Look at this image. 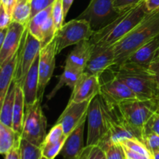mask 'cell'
<instances>
[{"label":"cell","mask_w":159,"mask_h":159,"mask_svg":"<svg viewBox=\"0 0 159 159\" xmlns=\"http://www.w3.org/2000/svg\"><path fill=\"white\" fill-rule=\"evenodd\" d=\"M56 37L50 43L41 48L39 58V88L38 99L42 100L46 86L52 77L55 68L56 55Z\"/></svg>","instance_id":"obj_11"},{"label":"cell","mask_w":159,"mask_h":159,"mask_svg":"<svg viewBox=\"0 0 159 159\" xmlns=\"http://www.w3.org/2000/svg\"><path fill=\"white\" fill-rule=\"evenodd\" d=\"M102 99L110 107H117L124 101L138 99L134 92L123 81L113 75L111 79L101 82L100 93Z\"/></svg>","instance_id":"obj_10"},{"label":"cell","mask_w":159,"mask_h":159,"mask_svg":"<svg viewBox=\"0 0 159 159\" xmlns=\"http://www.w3.org/2000/svg\"><path fill=\"white\" fill-rule=\"evenodd\" d=\"M8 28H4V29H0V46L3 43L5 39H6V35H7Z\"/></svg>","instance_id":"obj_44"},{"label":"cell","mask_w":159,"mask_h":159,"mask_svg":"<svg viewBox=\"0 0 159 159\" xmlns=\"http://www.w3.org/2000/svg\"><path fill=\"white\" fill-rule=\"evenodd\" d=\"M142 141L152 154L159 152V134L149 132L143 136Z\"/></svg>","instance_id":"obj_34"},{"label":"cell","mask_w":159,"mask_h":159,"mask_svg":"<svg viewBox=\"0 0 159 159\" xmlns=\"http://www.w3.org/2000/svg\"><path fill=\"white\" fill-rule=\"evenodd\" d=\"M92 100L75 102L68 101L66 108L57 119L56 124H61L68 136L85 118L87 117L89 107Z\"/></svg>","instance_id":"obj_14"},{"label":"cell","mask_w":159,"mask_h":159,"mask_svg":"<svg viewBox=\"0 0 159 159\" xmlns=\"http://www.w3.org/2000/svg\"><path fill=\"white\" fill-rule=\"evenodd\" d=\"M149 132H155L159 134V113L158 111L151 117V119L146 124L143 131V136Z\"/></svg>","instance_id":"obj_36"},{"label":"cell","mask_w":159,"mask_h":159,"mask_svg":"<svg viewBox=\"0 0 159 159\" xmlns=\"http://www.w3.org/2000/svg\"><path fill=\"white\" fill-rule=\"evenodd\" d=\"M52 7L53 5L39 12L30 19L29 23L27 24V29L29 32L38 40L40 38V29L42 26L45 23V21L52 15Z\"/></svg>","instance_id":"obj_26"},{"label":"cell","mask_w":159,"mask_h":159,"mask_svg":"<svg viewBox=\"0 0 159 159\" xmlns=\"http://www.w3.org/2000/svg\"><path fill=\"white\" fill-rule=\"evenodd\" d=\"M158 113H159V107H158Z\"/></svg>","instance_id":"obj_47"},{"label":"cell","mask_w":159,"mask_h":159,"mask_svg":"<svg viewBox=\"0 0 159 159\" xmlns=\"http://www.w3.org/2000/svg\"><path fill=\"white\" fill-rule=\"evenodd\" d=\"M148 13L144 0H142L136 6L120 12L107 26L95 31L90 41L93 46H112L125 37Z\"/></svg>","instance_id":"obj_1"},{"label":"cell","mask_w":159,"mask_h":159,"mask_svg":"<svg viewBox=\"0 0 159 159\" xmlns=\"http://www.w3.org/2000/svg\"><path fill=\"white\" fill-rule=\"evenodd\" d=\"M16 61L17 52L9 60L0 65V104L2 103L8 90L14 80Z\"/></svg>","instance_id":"obj_20"},{"label":"cell","mask_w":159,"mask_h":159,"mask_svg":"<svg viewBox=\"0 0 159 159\" xmlns=\"http://www.w3.org/2000/svg\"><path fill=\"white\" fill-rule=\"evenodd\" d=\"M115 66V54L112 46H93V52L85 71L101 77L106 71Z\"/></svg>","instance_id":"obj_12"},{"label":"cell","mask_w":159,"mask_h":159,"mask_svg":"<svg viewBox=\"0 0 159 159\" xmlns=\"http://www.w3.org/2000/svg\"><path fill=\"white\" fill-rule=\"evenodd\" d=\"M87 117L85 118L69 134L61 152L64 159H76L84 148V128Z\"/></svg>","instance_id":"obj_18"},{"label":"cell","mask_w":159,"mask_h":159,"mask_svg":"<svg viewBox=\"0 0 159 159\" xmlns=\"http://www.w3.org/2000/svg\"><path fill=\"white\" fill-rule=\"evenodd\" d=\"M149 69L152 71V72L153 73L154 76H155V80H156L157 85H158V89H159V58L157 59L156 61H155L150 65Z\"/></svg>","instance_id":"obj_40"},{"label":"cell","mask_w":159,"mask_h":159,"mask_svg":"<svg viewBox=\"0 0 159 159\" xmlns=\"http://www.w3.org/2000/svg\"><path fill=\"white\" fill-rule=\"evenodd\" d=\"M113 75L124 82L139 99L159 100V89L156 80L148 68L125 63L116 67Z\"/></svg>","instance_id":"obj_3"},{"label":"cell","mask_w":159,"mask_h":159,"mask_svg":"<svg viewBox=\"0 0 159 159\" xmlns=\"http://www.w3.org/2000/svg\"><path fill=\"white\" fill-rule=\"evenodd\" d=\"M16 85V83L13 80L2 103L1 104L0 111V123L11 127H12V112L15 101Z\"/></svg>","instance_id":"obj_22"},{"label":"cell","mask_w":159,"mask_h":159,"mask_svg":"<svg viewBox=\"0 0 159 159\" xmlns=\"http://www.w3.org/2000/svg\"><path fill=\"white\" fill-rule=\"evenodd\" d=\"M16 1L17 0H1V5H2L6 11L12 15V10L16 3Z\"/></svg>","instance_id":"obj_42"},{"label":"cell","mask_w":159,"mask_h":159,"mask_svg":"<svg viewBox=\"0 0 159 159\" xmlns=\"http://www.w3.org/2000/svg\"><path fill=\"white\" fill-rule=\"evenodd\" d=\"M39 58L40 54L36 57L32 66L28 71L22 85L26 107L34 105L39 100Z\"/></svg>","instance_id":"obj_19"},{"label":"cell","mask_w":159,"mask_h":159,"mask_svg":"<svg viewBox=\"0 0 159 159\" xmlns=\"http://www.w3.org/2000/svg\"><path fill=\"white\" fill-rule=\"evenodd\" d=\"M142 0H114V8L119 13L136 6Z\"/></svg>","instance_id":"obj_37"},{"label":"cell","mask_w":159,"mask_h":159,"mask_svg":"<svg viewBox=\"0 0 159 159\" xmlns=\"http://www.w3.org/2000/svg\"><path fill=\"white\" fill-rule=\"evenodd\" d=\"M40 159H48V158H44V157H43V156H42L41 158H40Z\"/></svg>","instance_id":"obj_46"},{"label":"cell","mask_w":159,"mask_h":159,"mask_svg":"<svg viewBox=\"0 0 159 159\" xmlns=\"http://www.w3.org/2000/svg\"><path fill=\"white\" fill-rule=\"evenodd\" d=\"M12 22L27 26L31 19L30 0H17L12 12Z\"/></svg>","instance_id":"obj_25"},{"label":"cell","mask_w":159,"mask_h":159,"mask_svg":"<svg viewBox=\"0 0 159 159\" xmlns=\"http://www.w3.org/2000/svg\"><path fill=\"white\" fill-rule=\"evenodd\" d=\"M21 159H40L42 155L41 148L31 144L21 138L20 144Z\"/></svg>","instance_id":"obj_28"},{"label":"cell","mask_w":159,"mask_h":159,"mask_svg":"<svg viewBox=\"0 0 159 159\" xmlns=\"http://www.w3.org/2000/svg\"><path fill=\"white\" fill-rule=\"evenodd\" d=\"M120 144L130 150L153 158V154L149 151L144 142L138 138H127L121 141Z\"/></svg>","instance_id":"obj_29"},{"label":"cell","mask_w":159,"mask_h":159,"mask_svg":"<svg viewBox=\"0 0 159 159\" xmlns=\"http://www.w3.org/2000/svg\"><path fill=\"white\" fill-rule=\"evenodd\" d=\"M46 130V116L42 110L41 100H38L34 105L26 107L21 138L34 145L41 147L47 136Z\"/></svg>","instance_id":"obj_5"},{"label":"cell","mask_w":159,"mask_h":159,"mask_svg":"<svg viewBox=\"0 0 159 159\" xmlns=\"http://www.w3.org/2000/svg\"><path fill=\"white\" fill-rule=\"evenodd\" d=\"M159 35V9L151 12L132 30L113 45L115 66L124 64L141 47Z\"/></svg>","instance_id":"obj_2"},{"label":"cell","mask_w":159,"mask_h":159,"mask_svg":"<svg viewBox=\"0 0 159 159\" xmlns=\"http://www.w3.org/2000/svg\"><path fill=\"white\" fill-rule=\"evenodd\" d=\"M76 159H77V158H76Z\"/></svg>","instance_id":"obj_48"},{"label":"cell","mask_w":159,"mask_h":159,"mask_svg":"<svg viewBox=\"0 0 159 159\" xmlns=\"http://www.w3.org/2000/svg\"><path fill=\"white\" fill-rule=\"evenodd\" d=\"M12 22V15L6 11L2 5L0 4V29L8 28Z\"/></svg>","instance_id":"obj_38"},{"label":"cell","mask_w":159,"mask_h":159,"mask_svg":"<svg viewBox=\"0 0 159 159\" xmlns=\"http://www.w3.org/2000/svg\"><path fill=\"white\" fill-rule=\"evenodd\" d=\"M25 25L12 22L8 27L7 35L0 46V65L7 61L16 54L21 43L23 34L26 29Z\"/></svg>","instance_id":"obj_15"},{"label":"cell","mask_w":159,"mask_h":159,"mask_svg":"<svg viewBox=\"0 0 159 159\" xmlns=\"http://www.w3.org/2000/svg\"><path fill=\"white\" fill-rule=\"evenodd\" d=\"M77 159H107V157L99 145H85Z\"/></svg>","instance_id":"obj_30"},{"label":"cell","mask_w":159,"mask_h":159,"mask_svg":"<svg viewBox=\"0 0 159 159\" xmlns=\"http://www.w3.org/2000/svg\"><path fill=\"white\" fill-rule=\"evenodd\" d=\"M158 58H159V35L137 50L125 62L149 68L150 65Z\"/></svg>","instance_id":"obj_17"},{"label":"cell","mask_w":159,"mask_h":159,"mask_svg":"<svg viewBox=\"0 0 159 159\" xmlns=\"http://www.w3.org/2000/svg\"><path fill=\"white\" fill-rule=\"evenodd\" d=\"M26 105L23 89L20 85H16L15 101L12 112V128L21 137L24 124Z\"/></svg>","instance_id":"obj_21"},{"label":"cell","mask_w":159,"mask_h":159,"mask_svg":"<svg viewBox=\"0 0 159 159\" xmlns=\"http://www.w3.org/2000/svg\"><path fill=\"white\" fill-rule=\"evenodd\" d=\"M55 0H30L31 18L40 11L52 6Z\"/></svg>","instance_id":"obj_35"},{"label":"cell","mask_w":159,"mask_h":159,"mask_svg":"<svg viewBox=\"0 0 159 159\" xmlns=\"http://www.w3.org/2000/svg\"><path fill=\"white\" fill-rule=\"evenodd\" d=\"M20 144H17L12 149H11L9 152L5 155V159H21L20 156Z\"/></svg>","instance_id":"obj_39"},{"label":"cell","mask_w":159,"mask_h":159,"mask_svg":"<svg viewBox=\"0 0 159 159\" xmlns=\"http://www.w3.org/2000/svg\"><path fill=\"white\" fill-rule=\"evenodd\" d=\"M148 12H151L159 9V0H144Z\"/></svg>","instance_id":"obj_41"},{"label":"cell","mask_w":159,"mask_h":159,"mask_svg":"<svg viewBox=\"0 0 159 159\" xmlns=\"http://www.w3.org/2000/svg\"><path fill=\"white\" fill-rule=\"evenodd\" d=\"M52 17L54 20L56 32L59 30L64 25L65 14H64L62 0H55L52 7Z\"/></svg>","instance_id":"obj_32"},{"label":"cell","mask_w":159,"mask_h":159,"mask_svg":"<svg viewBox=\"0 0 159 159\" xmlns=\"http://www.w3.org/2000/svg\"><path fill=\"white\" fill-rule=\"evenodd\" d=\"M153 159H159V152L153 154Z\"/></svg>","instance_id":"obj_45"},{"label":"cell","mask_w":159,"mask_h":159,"mask_svg":"<svg viewBox=\"0 0 159 159\" xmlns=\"http://www.w3.org/2000/svg\"><path fill=\"white\" fill-rule=\"evenodd\" d=\"M93 44L90 40H83L77 43L67 56L65 66L84 72L93 52Z\"/></svg>","instance_id":"obj_16"},{"label":"cell","mask_w":159,"mask_h":159,"mask_svg":"<svg viewBox=\"0 0 159 159\" xmlns=\"http://www.w3.org/2000/svg\"><path fill=\"white\" fill-rule=\"evenodd\" d=\"M73 1H74V0H62L64 14H65V18H66L67 15H68V11H69L70 8H71V5H72Z\"/></svg>","instance_id":"obj_43"},{"label":"cell","mask_w":159,"mask_h":159,"mask_svg":"<svg viewBox=\"0 0 159 159\" xmlns=\"http://www.w3.org/2000/svg\"><path fill=\"white\" fill-rule=\"evenodd\" d=\"M87 120L88 136L86 145H99L109 134L102 98L99 94L93 98L90 102Z\"/></svg>","instance_id":"obj_8"},{"label":"cell","mask_w":159,"mask_h":159,"mask_svg":"<svg viewBox=\"0 0 159 159\" xmlns=\"http://www.w3.org/2000/svg\"><path fill=\"white\" fill-rule=\"evenodd\" d=\"M99 145L105 152L107 159H126L121 144L112 141L110 134Z\"/></svg>","instance_id":"obj_27"},{"label":"cell","mask_w":159,"mask_h":159,"mask_svg":"<svg viewBox=\"0 0 159 159\" xmlns=\"http://www.w3.org/2000/svg\"><path fill=\"white\" fill-rule=\"evenodd\" d=\"M21 140V137L13 128L0 123V153L6 155Z\"/></svg>","instance_id":"obj_23"},{"label":"cell","mask_w":159,"mask_h":159,"mask_svg":"<svg viewBox=\"0 0 159 159\" xmlns=\"http://www.w3.org/2000/svg\"><path fill=\"white\" fill-rule=\"evenodd\" d=\"M65 140L54 144H43L40 147L42 150V155L48 159H54L61 152Z\"/></svg>","instance_id":"obj_33"},{"label":"cell","mask_w":159,"mask_h":159,"mask_svg":"<svg viewBox=\"0 0 159 159\" xmlns=\"http://www.w3.org/2000/svg\"><path fill=\"white\" fill-rule=\"evenodd\" d=\"M81 71H77V70L72 69V68H67L65 67L64 68V72L59 76V80L58 82L57 83V85L54 86V88L53 89L52 91L49 93V94L47 96L48 98V100H50L52 98H54V96H55L56 93L62 88V87L68 86L69 88H71V89H73L75 85L76 82H77L78 79H79L80 75H82Z\"/></svg>","instance_id":"obj_24"},{"label":"cell","mask_w":159,"mask_h":159,"mask_svg":"<svg viewBox=\"0 0 159 159\" xmlns=\"http://www.w3.org/2000/svg\"><path fill=\"white\" fill-rule=\"evenodd\" d=\"M66 138L67 135L65 134L61 124H55V125L51 129L49 133L47 134L43 144H54V143L65 140Z\"/></svg>","instance_id":"obj_31"},{"label":"cell","mask_w":159,"mask_h":159,"mask_svg":"<svg viewBox=\"0 0 159 159\" xmlns=\"http://www.w3.org/2000/svg\"><path fill=\"white\" fill-rule=\"evenodd\" d=\"M40 41L29 32L26 26L20 46L17 51L16 68L14 76V81L17 85L22 87L25 77L36 57L40 54Z\"/></svg>","instance_id":"obj_7"},{"label":"cell","mask_w":159,"mask_h":159,"mask_svg":"<svg viewBox=\"0 0 159 159\" xmlns=\"http://www.w3.org/2000/svg\"><path fill=\"white\" fill-rule=\"evenodd\" d=\"M100 77L90 75L84 71L78 79L69 101L81 102L92 100L100 93Z\"/></svg>","instance_id":"obj_13"},{"label":"cell","mask_w":159,"mask_h":159,"mask_svg":"<svg viewBox=\"0 0 159 159\" xmlns=\"http://www.w3.org/2000/svg\"><path fill=\"white\" fill-rule=\"evenodd\" d=\"M94 32L91 24L83 19L77 18L64 23L55 35L57 54H58L67 47L90 40Z\"/></svg>","instance_id":"obj_6"},{"label":"cell","mask_w":159,"mask_h":159,"mask_svg":"<svg viewBox=\"0 0 159 159\" xmlns=\"http://www.w3.org/2000/svg\"><path fill=\"white\" fill-rule=\"evenodd\" d=\"M119 14L114 8V0H90L78 19L87 20L96 31L111 23Z\"/></svg>","instance_id":"obj_9"},{"label":"cell","mask_w":159,"mask_h":159,"mask_svg":"<svg viewBox=\"0 0 159 159\" xmlns=\"http://www.w3.org/2000/svg\"><path fill=\"white\" fill-rule=\"evenodd\" d=\"M117 107L128 128L138 139L142 141L144 127L158 111L159 100L132 99L124 101Z\"/></svg>","instance_id":"obj_4"}]
</instances>
